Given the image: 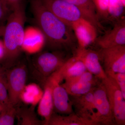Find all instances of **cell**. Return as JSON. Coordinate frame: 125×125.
<instances>
[{
    "label": "cell",
    "instance_id": "18",
    "mask_svg": "<svg viewBox=\"0 0 125 125\" xmlns=\"http://www.w3.org/2000/svg\"><path fill=\"white\" fill-rule=\"evenodd\" d=\"M99 81L97 83L90 82L82 74L76 78L65 81L61 85L65 89L70 96H78L93 91Z\"/></svg>",
    "mask_w": 125,
    "mask_h": 125
},
{
    "label": "cell",
    "instance_id": "17",
    "mask_svg": "<svg viewBox=\"0 0 125 125\" xmlns=\"http://www.w3.org/2000/svg\"><path fill=\"white\" fill-rule=\"evenodd\" d=\"M74 5L79 10L83 19L93 25L97 31L104 28L99 19L93 0H65Z\"/></svg>",
    "mask_w": 125,
    "mask_h": 125
},
{
    "label": "cell",
    "instance_id": "16",
    "mask_svg": "<svg viewBox=\"0 0 125 125\" xmlns=\"http://www.w3.org/2000/svg\"><path fill=\"white\" fill-rule=\"evenodd\" d=\"M78 40V46L87 47L94 42L97 38V30L89 22L81 19L72 24Z\"/></svg>",
    "mask_w": 125,
    "mask_h": 125
},
{
    "label": "cell",
    "instance_id": "8",
    "mask_svg": "<svg viewBox=\"0 0 125 125\" xmlns=\"http://www.w3.org/2000/svg\"><path fill=\"white\" fill-rule=\"evenodd\" d=\"M96 111V121L99 125H115L113 113L106 90L101 80L93 90Z\"/></svg>",
    "mask_w": 125,
    "mask_h": 125
},
{
    "label": "cell",
    "instance_id": "22",
    "mask_svg": "<svg viewBox=\"0 0 125 125\" xmlns=\"http://www.w3.org/2000/svg\"><path fill=\"white\" fill-rule=\"evenodd\" d=\"M122 2L125 0H108L109 21L115 22L125 17V6Z\"/></svg>",
    "mask_w": 125,
    "mask_h": 125
},
{
    "label": "cell",
    "instance_id": "32",
    "mask_svg": "<svg viewBox=\"0 0 125 125\" xmlns=\"http://www.w3.org/2000/svg\"></svg>",
    "mask_w": 125,
    "mask_h": 125
},
{
    "label": "cell",
    "instance_id": "21",
    "mask_svg": "<svg viewBox=\"0 0 125 125\" xmlns=\"http://www.w3.org/2000/svg\"><path fill=\"white\" fill-rule=\"evenodd\" d=\"M16 117L20 125H39L42 124L37 117L32 108L18 109Z\"/></svg>",
    "mask_w": 125,
    "mask_h": 125
},
{
    "label": "cell",
    "instance_id": "11",
    "mask_svg": "<svg viewBox=\"0 0 125 125\" xmlns=\"http://www.w3.org/2000/svg\"><path fill=\"white\" fill-rule=\"evenodd\" d=\"M95 41L100 49L125 45V17L115 22L111 30L97 38Z\"/></svg>",
    "mask_w": 125,
    "mask_h": 125
},
{
    "label": "cell",
    "instance_id": "10",
    "mask_svg": "<svg viewBox=\"0 0 125 125\" xmlns=\"http://www.w3.org/2000/svg\"><path fill=\"white\" fill-rule=\"evenodd\" d=\"M74 113L78 116L92 121L99 125L96 121V109L93 91L83 95L71 96Z\"/></svg>",
    "mask_w": 125,
    "mask_h": 125
},
{
    "label": "cell",
    "instance_id": "25",
    "mask_svg": "<svg viewBox=\"0 0 125 125\" xmlns=\"http://www.w3.org/2000/svg\"><path fill=\"white\" fill-rule=\"evenodd\" d=\"M99 20L109 21L108 0H93Z\"/></svg>",
    "mask_w": 125,
    "mask_h": 125
},
{
    "label": "cell",
    "instance_id": "30",
    "mask_svg": "<svg viewBox=\"0 0 125 125\" xmlns=\"http://www.w3.org/2000/svg\"><path fill=\"white\" fill-rule=\"evenodd\" d=\"M5 26L4 25L0 26V37H3L4 33Z\"/></svg>",
    "mask_w": 125,
    "mask_h": 125
},
{
    "label": "cell",
    "instance_id": "1",
    "mask_svg": "<svg viewBox=\"0 0 125 125\" xmlns=\"http://www.w3.org/2000/svg\"><path fill=\"white\" fill-rule=\"evenodd\" d=\"M30 4L37 27L45 36L46 44L55 51L73 54L78 43L72 27L49 11L40 0H30Z\"/></svg>",
    "mask_w": 125,
    "mask_h": 125
},
{
    "label": "cell",
    "instance_id": "3",
    "mask_svg": "<svg viewBox=\"0 0 125 125\" xmlns=\"http://www.w3.org/2000/svg\"><path fill=\"white\" fill-rule=\"evenodd\" d=\"M65 52H45L40 53L35 58L34 66L43 84L47 79L60 69L71 57L67 56Z\"/></svg>",
    "mask_w": 125,
    "mask_h": 125
},
{
    "label": "cell",
    "instance_id": "4",
    "mask_svg": "<svg viewBox=\"0 0 125 125\" xmlns=\"http://www.w3.org/2000/svg\"><path fill=\"white\" fill-rule=\"evenodd\" d=\"M113 113L116 125H125V98L116 81L109 76L101 80Z\"/></svg>",
    "mask_w": 125,
    "mask_h": 125
},
{
    "label": "cell",
    "instance_id": "12",
    "mask_svg": "<svg viewBox=\"0 0 125 125\" xmlns=\"http://www.w3.org/2000/svg\"><path fill=\"white\" fill-rule=\"evenodd\" d=\"M46 44L45 36L38 27L31 26L24 29L22 51L29 54H37Z\"/></svg>",
    "mask_w": 125,
    "mask_h": 125
},
{
    "label": "cell",
    "instance_id": "24",
    "mask_svg": "<svg viewBox=\"0 0 125 125\" xmlns=\"http://www.w3.org/2000/svg\"><path fill=\"white\" fill-rule=\"evenodd\" d=\"M7 68L0 64V102L4 105L9 103L7 91Z\"/></svg>",
    "mask_w": 125,
    "mask_h": 125
},
{
    "label": "cell",
    "instance_id": "26",
    "mask_svg": "<svg viewBox=\"0 0 125 125\" xmlns=\"http://www.w3.org/2000/svg\"><path fill=\"white\" fill-rule=\"evenodd\" d=\"M107 75L113 78L116 81L125 98V73H113Z\"/></svg>",
    "mask_w": 125,
    "mask_h": 125
},
{
    "label": "cell",
    "instance_id": "31",
    "mask_svg": "<svg viewBox=\"0 0 125 125\" xmlns=\"http://www.w3.org/2000/svg\"><path fill=\"white\" fill-rule=\"evenodd\" d=\"M5 105H4L3 104L0 102V113L2 111V109L4 108Z\"/></svg>",
    "mask_w": 125,
    "mask_h": 125
},
{
    "label": "cell",
    "instance_id": "7",
    "mask_svg": "<svg viewBox=\"0 0 125 125\" xmlns=\"http://www.w3.org/2000/svg\"><path fill=\"white\" fill-rule=\"evenodd\" d=\"M27 73L26 66L20 65L8 70L7 91L9 103L15 106L20 101V96L25 86Z\"/></svg>",
    "mask_w": 125,
    "mask_h": 125
},
{
    "label": "cell",
    "instance_id": "27",
    "mask_svg": "<svg viewBox=\"0 0 125 125\" xmlns=\"http://www.w3.org/2000/svg\"><path fill=\"white\" fill-rule=\"evenodd\" d=\"M1 1L11 11L24 5L23 0H1Z\"/></svg>",
    "mask_w": 125,
    "mask_h": 125
},
{
    "label": "cell",
    "instance_id": "15",
    "mask_svg": "<svg viewBox=\"0 0 125 125\" xmlns=\"http://www.w3.org/2000/svg\"><path fill=\"white\" fill-rule=\"evenodd\" d=\"M87 71L83 62L73 55L54 74L61 83L63 80L67 81L76 78Z\"/></svg>",
    "mask_w": 125,
    "mask_h": 125
},
{
    "label": "cell",
    "instance_id": "9",
    "mask_svg": "<svg viewBox=\"0 0 125 125\" xmlns=\"http://www.w3.org/2000/svg\"><path fill=\"white\" fill-rule=\"evenodd\" d=\"M73 55L83 62L87 71L99 79L102 80L107 76L101 64L98 52L78 46Z\"/></svg>",
    "mask_w": 125,
    "mask_h": 125
},
{
    "label": "cell",
    "instance_id": "28",
    "mask_svg": "<svg viewBox=\"0 0 125 125\" xmlns=\"http://www.w3.org/2000/svg\"><path fill=\"white\" fill-rule=\"evenodd\" d=\"M10 10L7 6L0 0V26L2 25V23L7 20L10 14Z\"/></svg>",
    "mask_w": 125,
    "mask_h": 125
},
{
    "label": "cell",
    "instance_id": "13",
    "mask_svg": "<svg viewBox=\"0 0 125 125\" xmlns=\"http://www.w3.org/2000/svg\"><path fill=\"white\" fill-rule=\"evenodd\" d=\"M58 80L53 74L47 79L44 84L42 97L39 103L38 112L43 118V125H47L53 112L52 90L54 84Z\"/></svg>",
    "mask_w": 125,
    "mask_h": 125
},
{
    "label": "cell",
    "instance_id": "29",
    "mask_svg": "<svg viewBox=\"0 0 125 125\" xmlns=\"http://www.w3.org/2000/svg\"><path fill=\"white\" fill-rule=\"evenodd\" d=\"M5 50L3 40L0 39V62H2L4 58Z\"/></svg>",
    "mask_w": 125,
    "mask_h": 125
},
{
    "label": "cell",
    "instance_id": "5",
    "mask_svg": "<svg viewBox=\"0 0 125 125\" xmlns=\"http://www.w3.org/2000/svg\"><path fill=\"white\" fill-rule=\"evenodd\" d=\"M98 52L106 75L125 73V45L100 49Z\"/></svg>",
    "mask_w": 125,
    "mask_h": 125
},
{
    "label": "cell",
    "instance_id": "23",
    "mask_svg": "<svg viewBox=\"0 0 125 125\" xmlns=\"http://www.w3.org/2000/svg\"><path fill=\"white\" fill-rule=\"evenodd\" d=\"M10 104L5 105L0 113V125H13L14 123L18 109Z\"/></svg>",
    "mask_w": 125,
    "mask_h": 125
},
{
    "label": "cell",
    "instance_id": "20",
    "mask_svg": "<svg viewBox=\"0 0 125 125\" xmlns=\"http://www.w3.org/2000/svg\"><path fill=\"white\" fill-rule=\"evenodd\" d=\"M43 91L37 84L31 83L25 85L20 96V101L34 107L42 97Z\"/></svg>",
    "mask_w": 125,
    "mask_h": 125
},
{
    "label": "cell",
    "instance_id": "19",
    "mask_svg": "<svg viewBox=\"0 0 125 125\" xmlns=\"http://www.w3.org/2000/svg\"><path fill=\"white\" fill-rule=\"evenodd\" d=\"M47 125H97L92 121L78 116L74 113L62 115L53 112Z\"/></svg>",
    "mask_w": 125,
    "mask_h": 125
},
{
    "label": "cell",
    "instance_id": "2",
    "mask_svg": "<svg viewBox=\"0 0 125 125\" xmlns=\"http://www.w3.org/2000/svg\"><path fill=\"white\" fill-rule=\"evenodd\" d=\"M25 20L24 5L11 11L7 18L3 36L5 53L2 62L5 67L15 61L22 51Z\"/></svg>",
    "mask_w": 125,
    "mask_h": 125
},
{
    "label": "cell",
    "instance_id": "14",
    "mask_svg": "<svg viewBox=\"0 0 125 125\" xmlns=\"http://www.w3.org/2000/svg\"><path fill=\"white\" fill-rule=\"evenodd\" d=\"M53 111L62 115H69L74 113L72 103L70 95L65 89L60 85L57 80L54 84L52 90Z\"/></svg>",
    "mask_w": 125,
    "mask_h": 125
},
{
    "label": "cell",
    "instance_id": "6",
    "mask_svg": "<svg viewBox=\"0 0 125 125\" xmlns=\"http://www.w3.org/2000/svg\"><path fill=\"white\" fill-rule=\"evenodd\" d=\"M43 5L58 19L71 26L83 19L79 9L65 0H40Z\"/></svg>",
    "mask_w": 125,
    "mask_h": 125
}]
</instances>
